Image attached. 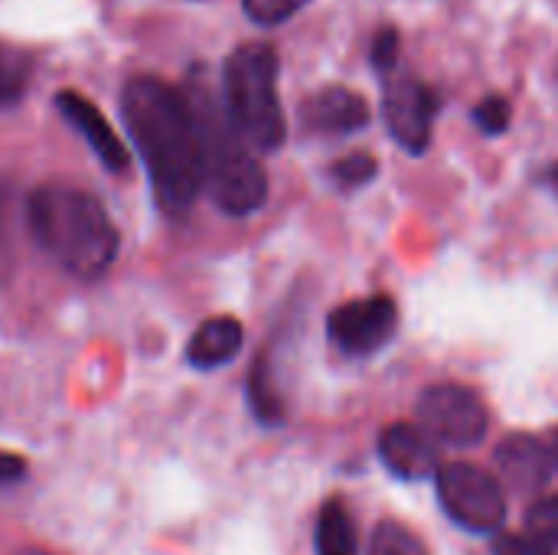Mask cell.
Masks as SVG:
<instances>
[{"instance_id":"obj_17","label":"cell","mask_w":558,"mask_h":555,"mask_svg":"<svg viewBox=\"0 0 558 555\" xmlns=\"http://www.w3.org/2000/svg\"><path fill=\"white\" fill-rule=\"evenodd\" d=\"M376 173H379V164H376V157H369V154H350V157H340V160L330 167L333 183H337V186H347V190L369 183Z\"/></svg>"},{"instance_id":"obj_26","label":"cell","mask_w":558,"mask_h":555,"mask_svg":"<svg viewBox=\"0 0 558 555\" xmlns=\"http://www.w3.org/2000/svg\"><path fill=\"white\" fill-rule=\"evenodd\" d=\"M549 180H553V190H556V193H558V164H556V167H553V173H549Z\"/></svg>"},{"instance_id":"obj_28","label":"cell","mask_w":558,"mask_h":555,"mask_svg":"<svg viewBox=\"0 0 558 555\" xmlns=\"http://www.w3.org/2000/svg\"><path fill=\"white\" fill-rule=\"evenodd\" d=\"M0 222H3V190H0Z\"/></svg>"},{"instance_id":"obj_20","label":"cell","mask_w":558,"mask_h":555,"mask_svg":"<svg viewBox=\"0 0 558 555\" xmlns=\"http://www.w3.org/2000/svg\"><path fill=\"white\" fill-rule=\"evenodd\" d=\"M526 527L533 536H539L543 543H549L558 550V497H543L530 507L526 514Z\"/></svg>"},{"instance_id":"obj_2","label":"cell","mask_w":558,"mask_h":555,"mask_svg":"<svg viewBox=\"0 0 558 555\" xmlns=\"http://www.w3.org/2000/svg\"><path fill=\"white\" fill-rule=\"evenodd\" d=\"M36 245L75 278H98L118 255V229L105 206L75 186H39L26 200Z\"/></svg>"},{"instance_id":"obj_5","label":"cell","mask_w":558,"mask_h":555,"mask_svg":"<svg viewBox=\"0 0 558 555\" xmlns=\"http://www.w3.org/2000/svg\"><path fill=\"white\" fill-rule=\"evenodd\" d=\"M445 514L468 533H494L507 517L504 484L474 464H445L435 474Z\"/></svg>"},{"instance_id":"obj_18","label":"cell","mask_w":558,"mask_h":555,"mask_svg":"<svg viewBox=\"0 0 558 555\" xmlns=\"http://www.w3.org/2000/svg\"><path fill=\"white\" fill-rule=\"evenodd\" d=\"M252 406L255 412L265 419V422H281V399L271 386V376H268V366L265 363H255V373H252Z\"/></svg>"},{"instance_id":"obj_4","label":"cell","mask_w":558,"mask_h":555,"mask_svg":"<svg viewBox=\"0 0 558 555\" xmlns=\"http://www.w3.org/2000/svg\"><path fill=\"white\" fill-rule=\"evenodd\" d=\"M203 128V147H206V190L213 203L229 216H248L265 206L268 200V177L262 164L248 154L242 144V134L222 121H216L209 111L199 114Z\"/></svg>"},{"instance_id":"obj_7","label":"cell","mask_w":558,"mask_h":555,"mask_svg":"<svg viewBox=\"0 0 558 555\" xmlns=\"http://www.w3.org/2000/svg\"><path fill=\"white\" fill-rule=\"evenodd\" d=\"M330 340L350 353V357H369L376 350H383L396 327H399V307L392 298L386 294H373V298H360V301H347L330 314Z\"/></svg>"},{"instance_id":"obj_24","label":"cell","mask_w":558,"mask_h":555,"mask_svg":"<svg viewBox=\"0 0 558 555\" xmlns=\"http://www.w3.org/2000/svg\"><path fill=\"white\" fill-rule=\"evenodd\" d=\"M23 474H26V461H23V458H16V455L0 451V487H3V484L20 481Z\"/></svg>"},{"instance_id":"obj_9","label":"cell","mask_w":558,"mask_h":555,"mask_svg":"<svg viewBox=\"0 0 558 555\" xmlns=\"http://www.w3.org/2000/svg\"><path fill=\"white\" fill-rule=\"evenodd\" d=\"M56 108L85 137V144L95 150V157L101 160V167H108L111 173H121L128 167V147H124V141L114 134V128L108 124V118L85 95H78V92H59L56 95Z\"/></svg>"},{"instance_id":"obj_3","label":"cell","mask_w":558,"mask_h":555,"mask_svg":"<svg viewBox=\"0 0 558 555\" xmlns=\"http://www.w3.org/2000/svg\"><path fill=\"white\" fill-rule=\"evenodd\" d=\"M226 114L245 144L278 150L288 124L278 95V56L268 43H245L226 59Z\"/></svg>"},{"instance_id":"obj_15","label":"cell","mask_w":558,"mask_h":555,"mask_svg":"<svg viewBox=\"0 0 558 555\" xmlns=\"http://www.w3.org/2000/svg\"><path fill=\"white\" fill-rule=\"evenodd\" d=\"M33 79V56L16 46H0V108L16 105Z\"/></svg>"},{"instance_id":"obj_19","label":"cell","mask_w":558,"mask_h":555,"mask_svg":"<svg viewBox=\"0 0 558 555\" xmlns=\"http://www.w3.org/2000/svg\"><path fill=\"white\" fill-rule=\"evenodd\" d=\"M311 0H242L248 20L262 23V26H278L284 20H291L298 10H304Z\"/></svg>"},{"instance_id":"obj_23","label":"cell","mask_w":558,"mask_h":555,"mask_svg":"<svg viewBox=\"0 0 558 555\" xmlns=\"http://www.w3.org/2000/svg\"><path fill=\"white\" fill-rule=\"evenodd\" d=\"M396 56H399V33L396 29L376 33V39H373V65L379 72H389L396 65Z\"/></svg>"},{"instance_id":"obj_6","label":"cell","mask_w":558,"mask_h":555,"mask_svg":"<svg viewBox=\"0 0 558 555\" xmlns=\"http://www.w3.org/2000/svg\"><path fill=\"white\" fill-rule=\"evenodd\" d=\"M418 425L441 445L471 448V445L484 442L490 415L471 389L445 383V386H432L422 393Z\"/></svg>"},{"instance_id":"obj_12","label":"cell","mask_w":558,"mask_h":555,"mask_svg":"<svg viewBox=\"0 0 558 555\" xmlns=\"http://www.w3.org/2000/svg\"><path fill=\"white\" fill-rule=\"evenodd\" d=\"M497 468L504 474V481L517 491H536L549 481L553 471V455L526 438V435H513L497 448Z\"/></svg>"},{"instance_id":"obj_1","label":"cell","mask_w":558,"mask_h":555,"mask_svg":"<svg viewBox=\"0 0 558 555\" xmlns=\"http://www.w3.org/2000/svg\"><path fill=\"white\" fill-rule=\"evenodd\" d=\"M121 114L147 164L157 203L183 213L206 186V147L196 108L167 82L137 75L121 92Z\"/></svg>"},{"instance_id":"obj_13","label":"cell","mask_w":558,"mask_h":555,"mask_svg":"<svg viewBox=\"0 0 558 555\" xmlns=\"http://www.w3.org/2000/svg\"><path fill=\"white\" fill-rule=\"evenodd\" d=\"M242 324L235 317H213L206 321L186 347V360L196 370H216L226 366L229 360H235V353L242 350Z\"/></svg>"},{"instance_id":"obj_10","label":"cell","mask_w":558,"mask_h":555,"mask_svg":"<svg viewBox=\"0 0 558 555\" xmlns=\"http://www.w3.org/2000/svg\"><path fill=\"white\" fill-rule=\"evenodd\" d=\"M379 455L386 468L402 481H425L438 474V451L422 425H389L379 438Z\"/></svg>"},{"instance_id":"obj_21","label":"cell","mask_w":558,"mask_h":555,"mask_svg":"<svg viewBox=\"0 0 558 555\" xmlns=\"http://www.w3.org/2000/svg\"><path fill=\"white\" fill-rule=\"evenodd\" d=\"M474 121H477L481 131H487V134L507 131V124H510V101H507V98H497V95L484 98V101L477 105V111H474Z\"/></svg>"},{"instance_id":"obj_8","label":"cell","mask_w":558,"mask_h":555,"mask_svg":"<svg viewBox=\"0 0 558 555\" xmlns=\"http://www.w3.org/2000/svg\"><path fill=\"white\" fill-rule=\"evenodd\" d=\"M383 114H386V124H389L392 137L405 150L422 154L432 144V128H435V114H438V95L425 82L392 79V82H386Z\"/></svg>"},{"instance_id":"obj_14","label":"cell","mask_w":558,"mask_h":555,"mask_svg":"<svg viewBox=\"0 0 558 555\" xmlns=\"http://www.w3.org/2000/svg\"><path fill=\"white\" fill-rule=\"evenodd\" d=\"M317 555H360L353 517L340 497L327 500L317 517Z\"/></svg>"},{"instance_id":"obj_22","label":"cell","mask_w":558,"mask_h":555,"mask_svg":"<svg viewBox=\"0 0 558 555\" xmlns=\"http://www.w3.org/2000/svg\"><path fill=\"white\" fill-rule=\"evenodd\" d=\"M494 555H553V546L543 543L539 536H523V533H504L494 540Z\"/></svg>"},{"instance_id":"obj_25","label":"cell","mask_w":558,"mask_h":555,"mask_svg":"<svg viewBox=\"0 0 558 555\" xmlns=\"http://www.w3.org/2000/svg\"><path fill=\"white\" fill-rule=\"evenodd\" d=\"M16 555H52V553H46V550H20Z\"/></svg>"},{"instance_id":"obj_27","label":"cell","mask_w":558,"mask_h":555,"mask_svg":"<svg viewBox=\"0 0 558 555\" xmlns=\"http://www.w3.org/2000/svg\"><path fill=\"white\" fill-rule=\"evenodd\" d=\"M553 461L558 464V432H556V442H553Z\"/></svg>"},{"instance_id":"obj_16","label":"cell","mask_w":558,"mask_h":555,"mask_svg":"<svg viewBox=\"0 0 558 555\" xmlns=\"http://www.w3.org/2000/svg\"><path fill=\"white\" fill-rule=\"evenodd\" d=\"M369 555H425V546L418 543V536L402 527V523H379L369 543Z\"/></svg>"},{"instance_id":"obj_11","label":"cell","mask_w":558,"mask_h":555,"mask_svg":"<svg viewBox=\"0 0 558 555\" xmlns=\"http://www.w3.org/2000/svg\"><path fill=\"white\" fill-rule=\"evenodd\" d=\"M304 121L324 134H353L369 124V105L353 88H324L304 105Z\"/></svg>"}]
</instances>
